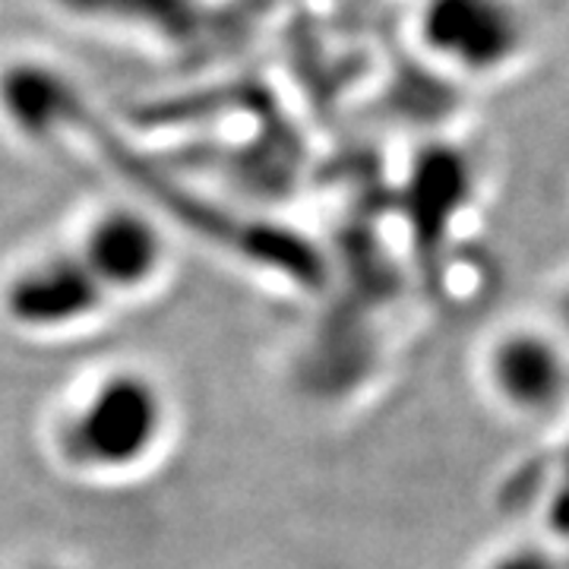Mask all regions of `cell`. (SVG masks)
<instances>
[{
    "mask_svg": "<svg viewBox=\"0 0 569 569\" xmlns=\"http://www.w3.org/2000/svg\"><path fill=\"white\" fill-rule=\"evenodd\" d=\"M164 427V399L140 373H111L67 411L61 443L82 468L118 471L146 459Z\"/></svg>",
    "mask_w": 569,
    "mask_h": 569,
    "instance_id": "obj_1",
    "label": "cell"
},
{
    "mask_svg": "<svg viewBox=\"0 0 569 569\" xmlns=\"http://www.w3.org/2000/svg\"><path fill=\"white\" fill-rule=\"evenodd\" d=\"M77 253L104 291H137L162 272L164 238L140 212L111 209L86 228Z\"/></svg>",
    "mask_w": 569,
    "mask_h": 569,
    "instance_id": "obj_2",
    "label": "cell"
},
{
    "mask_svg": "<svg viewBox=\"0 0 569 569\" xmlns=\"http://www.w3.org/2000/svg\"><path fill=\"white\" fill-rule=\"evenodd\" d=\"M490 383L507 406L548 411L569 387L563 351L541 332H509L490 351Z\"/></svg>",
    "mask_w": 569,
    "mask_h": 569,
    "instance_id": "obj_3",
    "label": "cell"
},
{
    "mask_svg": "<svg viewBox=\"0 0 569 569\" xmlns=\"http://www.w3.org/2000/svg\"><path fill=\"white\" fill-rule=\"evenodd\" d=\"M10 310L20 323L29 326H67L86 320L104 301V288L82 263L80 253H70L67 260H44L29 266L10 288Z\"/></svg>",
    "mask_w": 569,
    "mask_h": 569,
    "instance_id": "obj_4",
    "label": "cell"
},
{
    "mask_svg": "<svg viewBox=\"0 0 569 569\" xmlns=\"http://www.w3.org/2000/svg\"><path fill=\"white\" fill-rule=\"evenodd\" d=\"M488 569H569L563 560H557L553 553L541 548H516L497 557Z\"/></svg>",
    "mask_w": 569,
    "mask_h": 569,
    "instance_id": "obj_5",
    "label": "cell"
}]
</instances>
